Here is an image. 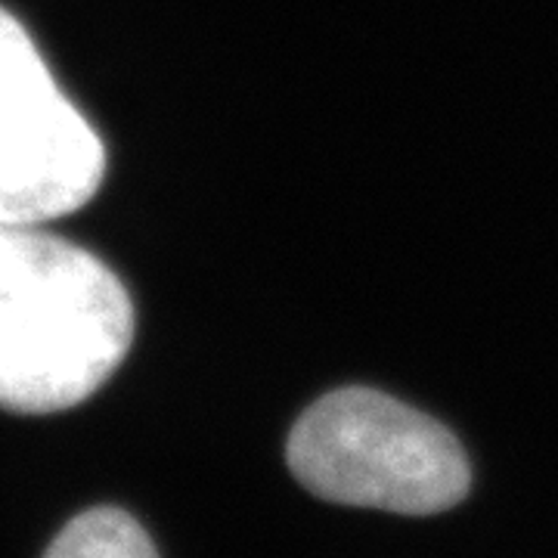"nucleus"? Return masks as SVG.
<instances>
[{
    "mask_svg": "<svg viewBox=\"0 0 558 558\" xmlns=\"http://www.w3.org/2000/svg\"><path fill=\"white\" fill-rule=\"evenodd\" d=\"M134 304L106 264L44 223L0 220V410L60 413L128 357Z\"/></svg>",
    "mask_w": 558,
    "mask_h": 558,
    "instance_id": "1",
    "label": "nucleus"
},
{
    "mask_svg": "<svg viewBox=\"0 0 558 558\" xmlns=\"http://www.w3.org/2000/svg\"><path fill=\"white\" fill-rule=\"evenodd\" d=\"M286 462L314 497L398 515H438L465 499V450L440 422L373 388H339L295 422Z\"/></svg>",
    "mask_w": 558,
    "mask_h": 558,
    "instance_id": "2",
    "label": "nucleus"
},
{
    "mask_svg": "<svg viewBox=\"0 0 558 558\" xmlns=\"http://www.w3.org/2000/svg\"><path fill=\"white\" fill-rule=\"evenodd\" d=\"M106 178L94 124L60 90L22 22L0 10V220L50 223Z\"/></svg>",
    "mask_w": 558,
    "mask_h": 558,
    "instance_id": "3",
    "label": "nucleus"
},
{
    "mask_svg": "<svg viewBox=\"0 0 558 558\" xmlns=\"http://www.w3.org/2000/svg\"><path fill=\"white\" fill-rule=\"evenodd\" d=\"M44 558H159V553L128 512L97 506L69 521Z\"/></svg>",
    "mask_w": 558,
    "mask_h": 558,
    "instance_id": "4",
    "label": "nucleus"
}]
</instances>
